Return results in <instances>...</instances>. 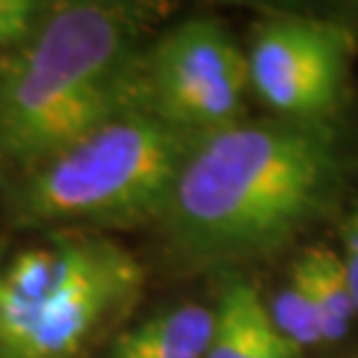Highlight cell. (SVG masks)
<instances>
[{"label":"cell","instance_id":"cell-1","mask_svg":"<svg viewBox=\"0 0 358 358\" xmlns=\"http://www.w3.org/2000/svg\"><path fill=\"white\" fill-rule=\"evenodd\" d=\"M329 122L273 117L196 138L165 210V247L183 271L276 252L332 205L343 183Z\"/></svg>","mask_w":358,"mask_h":358},{"label":"cell","instance_id":"cell-5","mask_svg":"<svg viewBox=\"0 0 358 358\" xmlns=\"http://www.w3.org/2000/svg\"><path fill=\"white\" fill-rule=\"evenodd\" d=\"M143 109L192 138L242 122L247 53L226 24L189 16L143 51Z\"/></svg>","mask_w":358,"mask_h":358},{"label":"cell","instance_id":"cell-3","mask_svg":"<svg viewBox=\"0 0 358 358\" xmlns=\"http://www.w3.org/2000/svg\"><path fill=\"white\" fill-rule=\"evenodd\" d=\"M146 271L103 231L0 236V358H90L125 324Z\"/></svg>","mask_w":358,"mask_h":358},{"label":"cell","instance_id":"cell-12","mask_svg":"<svg viewBox=\"0 0 358 358\" xmlns=\"http://www.w3.org/2000/svg\"><path fill=\"white\" fill-rule=\"evenodd\" d=\"M252 358H303L300 356V348L294 345L292 340H287L276 324L271 319V324L266 327V332L260 334V343H257Z\"/></svg>","mask_w":358,"mask_h":358},{"label":"cell","instance_id":"cell-8","mask_svg":"<svg viewBox=\"0 0 358 358\" xmlns=\"http://www.w3.org/2000/svg\"><path fill=\"white\" fill-rule=\"evenodd\" d=\"M303 282L316 310L324 343L343 340L356 316V303L340 255L329 247H308L289 268Z\"/></svg>","mask_w":358,"mask_h":358},{"label":"cell","instance_id":"cell-10","mask_svg":"<svg viewBox=\"0 0 358 358\" xmlns=\"http://www.w3.org/2000/svg\"><path fill=\"white\" fill-rule=\"evenodd\" d=\"M51 3L40 0H0V53L24 45L38 29Z\"/></svg>","mask_w":358,"mask_h":358},{"label":"cell","instance_id":"cell-6","mask_svg":"<svg viewBox=\"0 0 358 358\" xmlns=\"http://www.w3.org/2000/svg\"><path fill=\"white\" fill-rule=\"evenodd\" d=\"M353 56L356 40L348 27L273 13L255 27L247 51L250 85L279 117L327 122L345 96Z\"/></svg>","mask_w":358,"mask_h":358},{"label":"cell","instance_id":"cell-4","mask_svg":"<svg viewBox=\"0 0 358 358\" xmlns=\"http://www.w3.org/2000/svg\"><path fill=\"white\" fill-rule=\"evenodd\" d=\"M196 138L128 112L24 167L6 196L13 231L128 229L157 223Z\"/></svg>","mask_w":358,"mask_h":358},{"label":"cell","instance_id":"cell-2","mask_svg":"<svg viewBox=\"0 0 358 358\" xmlns=\"http://www.w3.org/2000/svg\"><path fill=\"white\" fill-rule=\"evenodd\" d=\"M146 19L130 3H51L24 45L0 53V157L24 170L143 109Z\"/></svg>","mask_w":358,"mask_h":358},{"label":"cell","instance_id":"cell-11","mask_svg":"<svg viewBox=\"0 0 358 358\" xmlns=\"http://www.w3.org/2000/svg\"><path fill=\"white\" fill-rule=\"evenodd\" d=\"M340 239H343V268H345L348 284L353 292V303H356L358 313V205L343 217V229H340Z\"/></svg>","mask_w":358,"mask_h":358},{"label":"cell","instance_id":"cell-9","mask_svg":"<svg viewBox=\"0 0 358 358\" xmlns=\"http://www.w3.org/2000/svg\"><path fill=\"white\" fill-rule=\"evenodd\" d=\"M271 324L268 303L252 282L231 279L213 308V337L205 358H252Z\"/></svg>","mask_w":358,"mask_h":358},{"label":"cell","instance_id":"cell-7","mask_svg":"<svg viewBox=\"0 0 358 358\" xmlns=\"http://www.w3.org/2000/svg\"><path fill=\"white\" fill-rule=\"evenodd\" d=\"M213 337V308L180 306L138 321L109 343V350L128 356L205 358Z\"/></svg>","mask_w":358,"mask_h":358},{"label":"cell","instance_id":"cell-13","mask_svg":"<svg viewBox=\"0 0 358 358\" xmlns=\"http://www.w3.org/2000/svg\"><path fill=\"white\" fill-rule=\"evenodd\" d=\"M109 358H159V356H128V353H115V350H109Z\"/></svg>","mask_w":358,"mask_h":358}]
</instances>
